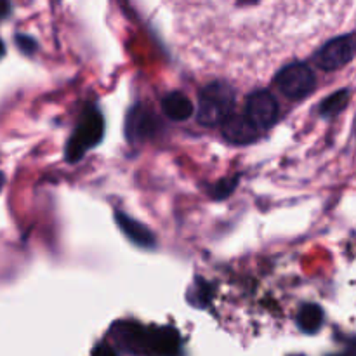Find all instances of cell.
I'll return each instance as SVG.
<instances>
[{
    "instance_id": "cell-8",
    "label": "cell",
    "mask_w": 356,
    "mask_h": 356,
    "mask_svg": "<svg viewBox=\"0 0 356 356\" xmlns=\"http://www.w3.org/2000/svg\"><path fill=\"white\" fill-rule=\"evenodd\" d=\"M115 219H117L118 228H122V232L139 247H145V249H149V247L155 245V236L153 233L146 228L145 225H141L136 219L129 218V216L122 214V212H117L115 214Z\"/></svg>"
},
{
    "instance_id": "cell-16",
    "label": "cell",
    "mask_w": 356,
    "mask_h": 356,
    "mask_svg": "<svg viewBox=\"0 0 356 356\" xmlns=\"http://www.w3.org/2000/svg\"><path fill=\"white\" fill-rule=\"evenodd\" d=\"M3 56V44H2V40H0V58H2Z\"/></svg>"
},
{
    "instance_id": "cell-2",
    "label": "cell",
    "mask_w": 356,
    "mask_h": 356,
    "mask_svg": "<svg viewBox=\"0 0 356 356\" xmlns=\"http://www.w3.org/2000/svg\"><path fill=\"white\" fill-rule=\"evenodd\" d=\"M233 103H235V96H233V89L228 82H212L202 89L200 97H198V122L202 125H212L225 124L228 117H232Z\"/></svg>"
},
{
    "instance_id": "cell-9",
    "label": "cell",
    "mask_w": 356,
    "mask_h": 356,
    "mask_svg": "<svg viewBox=\"0 0 356 356\" xmlns=\"http://www.w3.org/2000/svg\"><path fill=\"white\" fill-rule=\"evenodd\" d=\"M222 132L229 141L238 143V145L254 141L259 136V132L247 120L245 115H235V117L226 118L225 124H222Z\"/></svg>"
},
{
    "instance_id": "cell-3",
    "label": "cell",
    "mask_w": 356,
    "mask_h": 356,
    "mask_svg": "<svg viewBox=\"0 0 356 356\" xmlns=\"http://www.w3.org/2000/svg\"><path fill=\"white\" fill-rule=\"evenodd\" d=\"M103 132V117L97 111V108H87L86 113L80 118V124L76 125V131L73 132L72 139L66 146V159L70 162H76V160L82 159L87 149L92 148L101 141Z\"/></svg>"
},
{
    "instance_id": "cell-6",
    "label": "cell",
    "mask_w": 356,
    "mask_h": 356,
    "mask_svg": "<svg viewBox=\"0 0 356 356\" xmlns=\"http://www.w3.org/2000/svg\"><path fill=\"white\" fill-rule=\"evenodd\" d=\"M355 56V40L353 33L341 35V37L330 38L327 44L316 51L315 63L322 70H337L353 59Z\"/></svg>"
},
{
    "instance_id": "cell-14",
    "label": "cell",
    "mask_w": 356,
    "mask_h": 356,
    "mask_svg": "<svg viewBox=\"0 0 356 356\" xmlns=\"http://www.w3.org/2000/svg\"><path fill=\"white\" fill-rule=\"evenodd\" d=\"M9 14V0H0V19Z\"/></svg>"
},
{
    "instance_id": "cell-11",
    "label": "cell",
    "mask_w": 356,
    "mask_h": 356,
    "mask_svg": "<svg viewBox=\"0 0 356 356\" xmlns=\"http://www.w3.org/2000/svg\"><path fill=\"white\" fill-rule=\"evenodd\" d=\"M323 323V312L320 306L316 305H306L302 306L301 313H299L298 325L302 332L315 334L318 332L320 327Z\"/></svg>"
},
{
    "instance_id": "cell-5",
    "label": "cell",
    "mask_w": 356,
    "mask_h": 356,
    "mask_svg": "<svg viewBox=\"0 0 356 356\" xmlns=\"http://www.w3.org/2000/svg\"><path fill=\"white\" fill-rule=\"evenodd\" d=\"M278 113H280V108H278L277 99L270 90H256L247 99L245 118L254 125L257 132L273 127L278 120Z\"/></svg>"
},
{
    "instance_id": "cell-13",
    "label": "cell",
    "mask_w": 356,
    "mask_h": 356,
    "mask_svg": "<svg viewBox=\"0 0 356 356\" xmlns=\"http://www.w3.org/2000/svg\"><path fill=\"white\" fill-rule=\"evenodd\" d=\"M92 356H117V353H115V350L111 346L99 344V346L92 351Z\"/></svg>"
},
{
    "instance_id": "cell-7",
    "label": "cell",
    "mask_w": 356,
    "mask_h": 356,
    "mask_svg": "<svg viewBox=\"0 0 356 356\" xmlns=\"http://www.w3.org/2000/svg\"><path fill=\"white\" fill-rule=\"evenodd\" d=\"M156 127H159V122H156L155 115L145 108H136L127 118V136L131 141L148 138L155 132Z\"/></svg>"
},
{
    "instance_id": "cell-15",
    "label": "cell",
    "mask_w": 356,
    "mask_h": 356,
    "mask_svg": "<svg viewBox=\"0 0 356 356\" xmlns=\"http://www.w3.org/2000/svg\"><path fill=\"white\" fill-rule=\"evenodd\" d=\"M3 183H6V176H3V174L0 172V191H2V186H3Z\"/></svg>"
},
{
    "instance_id": "cell-12",
    "label": "cell",
    "mask_w": 356,
    "mask_h": 356,
    "mask_svg": "<svg viewBox=\"0 0 356 356\" xmlns=\"http://www.w3.org/2000/svg\"><path fill=\"white\" fill-rule=\"evenodd\" d=\"M346 90H343V92H337L336 96H332L330 99H327L325 103L322 104V113L323 115H332V113H337V111L343 108V99H346Z\"/></svg>"
},
{
    "instance_id": "cell-10",
    "label": "cell",
    "mask_w": 356,
    "mask_h": 356,
    "mask_svg": "<svg viewBox=\"0 0 356 356\" xmlns=\"http://www.w3.org/2000/svg\"><path fill=\"white\" fill-rule=\"evenodd\" d=\"M163 113L176 122H184L193 115V104L183 92H170L162 99Z\"/></svg>"
},
{
    "instance_id": "cell-4",
    "label": "cell",
    "mask_w": 356,
    "mask_h": 356,
    "mask_svg": "<svg viewBox=\"0 0 356 356\" xmlns=\"http://www.w3.org/2000/svg\"><path fill=\"white\" fill-rule=\"evenodd\" d=\"M315 73L306 63L294 61L275 73L278 90L289 99H302L315 89Z\"/></svg>"
},
{
    "instance_id": "cell-1",
    "label": "cell",
    "mask_w": 356,
    "mask_h": 356,
    "mask_svg": "<svg viewBox=\"0 0 356 356\" xmlns=\"http://www.w3.org/2000/svg\"><path fill=\"white\" fill-rule=\"evenodd\" d=\"M351 10L353 0H172L170 42L198 72L256 83L318 47Z\"/></svg>"
}]
</instances>
